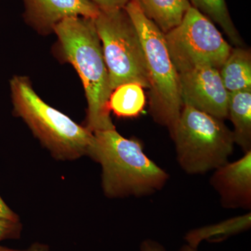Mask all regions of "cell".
<instances>
[{
  "instance_id": "1",
  "label": "cell",
  "mask_w": 251,
  "mask_h": 251,
  "mask_svg": "<svg viewBox=\"0 0 251 251\" xmlns=\"http://www.w3.org/2000/svg\"><path fill=\"white\" fill-rule=\"evenodd\" d=\"M53 31L58 37L63 57L76 70L85 89L88 103L86 127L93 133L115 129L109 108L112 90L94 19L67 18Z\"/></svg>"
},
{
  "instance_id": "2",
  "label": "cell",
  "mask_w": 251,
  "mask_h": 251,
  "mask_svg": "<svg viewBox=\"0 0 251 251\" xmlns=\"http://www.w3.org/2000/svg\"><path fill=\"white\" fill-rule=\"evenodd\" d=\"M94 135L89 156L101 166L102 188L107 197H144L166 186L169 175L149 158L139 140L126 138L116 129Z\"/></svg>"
},
{
  "instance_id": "3",
  "label": "cell",
  "mask_w": 251,
  "mask_h": 251,
  "mask_svg": "<svg viewBox=\"0 0 251 251\" xmlns=\"http://www.w3.org/2000/svg\"><path fill=\"white\" fill-rule=\"evenodd\" d=\"M10 90L15 113L54 156L74 160L89 156L94 143L93 132L45 103L27 77H13Z\"/></svg>"
},
{
  "instance_id": "4",
  "label": "cell",
  "mask_w": 251,
  "mask_h": 251,
  "mask_svg": "<svg viewBox=\"0 0 251 251\" xmlns=\"http://www.w3.org/2000/svg\"><path fill=\"white\" fill-rule=\"evenodd\" d=\"M125 9L134 23L143 45L150 84V114L155 122L171 131L184 104L179 74L170 57L165 34L145 16L135 0H129Z\"/></svg>"
},
{
  "instance_id": "5",
  "label": "cell",
  "mask_w": 251,
  "mask_h": 251,
  "mask_svg": "<svg viewBox=\"0 0 251 251\" xmlns=\"http://www.w3.org/2000/svg\"><path fill=\"white\" fill-rule=\"evenodd\" d=\"M176 160L188 175L206 174L228 162L234 151L232 130L210 115L184 105L171 131Z\"/></svg>"
},
{
  "instance_id": "6",
  "label": "cell",
  "mask_w": 251,
  "mask_h": 251,
  "mask_svg": "<svg viewBox=\"0 0 251 251\" xmlns=\"http://www.w3.org/2000/svg\"><path fill=\"white\" fill-rule=\"evenodd\" d=\"M94 21L112 90L130 82L150 88L143 45L134 23L125 8L100 10Z\"/></svg>"
},
{
  "instance_id": "7",
  "label": "cell",
  "mask_w": 251,
  "mask_h": 251,
  "mask_svg": "<svg viewBox=\"0 0 251 251\" xmlns=\"http://www.w3.org/2000/svg\"><path fill=\"white\" fill-rule=\"evenodd\" d=\"M165 39L178 74L202 67L219 70L232 49L214 23L193 6Z\"/></svg>"
},
{
  "instance_id": "8",
  "label": "cell",
  "mask_w": 251,
  "mask_h": 251,
  "mask_svg": "<svg viewBox=\"0 0 251 251\" xmlns=\"http://www.w3.org/2000/svg\"><path fill=\"white\" fill-rule=\"evenodd\" d=\"M180 94L184 105L225 120L228 118L229 92L219 69L197 68L179 74Z\"/></svg>"
},
{
  "instance_id": "9",
  "label": "cell",
  "mask_w": 251,
  "mask_h": 251,
  "mask_svg": "<svg viewBox=\"0 0 251 251\" xmlns=\"http://www.w3.org/2000/svg\"><path fill=\"white\" fill-rule=\"evenodd\" d=\"M209 182L219 194L223 207L251 209V151L214 170Z\"/></svg>"
},
{
  "instance_id": "10",
  "label": "cell",
  "mask_w": 251,
  "mask_h": 251,
  "mask_svg": "<svg viewBox=\"0 0 251 251\" xmlns=\"http://www.w3.org/2000/svg\"><path fill=\"white\" fill-rule=\"evenodd\" d=\"M25 18L41 33L53 31L65 18L80 16L95 19L100 10L90 0H23Z\"/></svg>"
},
{
  "instance_id": "11",
  "label": "cell",
  "mask_w": 251,
  "mask_h": 251,
  "mask_svg": "<svg viewBox=\"0 0 251 251\" xmlns=\"http://www.w3.org/2000/svg\"><path fill=\"white\" fill-rule=\"evenodd\" d=\"M147 18L163 33L177 27L191 7L188 0H135Z\"/></svg>"
},
{
  "instance_id": "12",
  "label": "cell",
  "mask_w": 251,
  "mask_h": 251,
  "mask_svg": "<svg viewBox=\"0 0 251 251\" xmlns=\"http://www.w3.org/2000/svg\"><path fill=\"white\" fill-rule=\"evenodd\" d=\"M219 74L229 93L251 90V51L244 47L232 48Z\"/></svg>"
},
{
  "instance_id": "13",
  "label": "cell",
  "mask_w": 251,
  "mask_h": 251,
  "mask_svg": "<svg viewBox=\"0 0 251 251\" xmlns=\"http://www.w3.org/2000/svg\"><path fill=\"white\" fill-rule=\"evenodd\" d=\"M251 227V213L230 218L218 224L209 225L192 229L185 236L187 244L198 249L203 241L219 243L226 240L232 236L249 230Z\"/></svg>"
},
{
  "instance_id": "14",
  "label": "cell",
  "mask_w": 251,
  "mask_h": 251,
  "mask_svg": "<svg viewBox=\"0 0 251 251\" xmlns=\"http://www.w3.org/2000/svg\"><path fill=\"white\" fill-rule=\"evenodd\" d=\"M228 118L234 126V143L251 151V90L229 93Z\"/></svg>"
},
{
  "instance_id": "15",
  "label": "cell",
  "mask_w": 251,
  "mask_h": 251,
  "mask_svg": "<svg viewBox=\"0 0 251 251\" xmlns=\"http://www.w3.org/2000/svg\"><path fill=\"white\" fill-rule=\"evenodd\" d=\"M146 97L143 86L135 82L123 84L112 91L109 108L117 116L136 117L143 111Z\"/></svg>"
},
{
  "instance_id": "16",
  "label": "cell",
  "mask_w": 251,
  "mask_h": 251,
  "mask_svg": "<svg viewBox=\"0 0 251 251\" xmlns=\"http://www.w3.org/2000/svg\"><path fill=\"white\" fill-rule=\"evenodd\" d=\"M191 6L222 28L236 47H244V41L234 25L226 0H188Z\"/></svg>"
},
{
  "instance_id": "17",
  "label": "cell",
  "mask_w": 251,
  "mask_h": 251,
  "mask_svg": "<svg viewBox=\"0 0 251 251\" xmlns=\"http://www.w3.org/2000/svg\"><path fill=\"white\" fill-rule=\"evenodd\" d=\"M19 221L0 219V242L5 239H16L21 234Z\"/></svg>"
},
{
  "instance_id": "18",
  "label": "cell",
  "mask_w": 251,
  "mask_h": 251,
  "mask_svg": "<svg viewBox=\"0 0 251 251\" xmlns=\"http://www.w3.org/2000/svg\"><path fill=\"white\" fill-rule=\"evenodd\" d=\"M101 11L124 9L129 0H90Z\"/></svg>"
},
{
  "instance_id": "19",
  "label": "cell",
  "mask_w": 251,
  "mask_h": 251,
  "mask_svg": "<svg viewBox=\"0 0 251 251\" xmlns=\"http://www.w3.org/2000/svg\"><path fill=\"white\" fill-rule=\"evenodd\" d=\"M0 219L10 220L13 221H19L17 214L8 206L0 196Z\"/></svg>"
},
{
  "instance_id": "20",
  "label": "cell",
  "mask_w": 251,
  "mask_h": 251,
  "mask_svg": "<svg viewBox=\"0 0 251 251\" xmlns=\"http://www.w3.org/2000/svg\"><path fill=\"white\" fill-rule=\"evenodd\" d=\"M140 251H167L163 245L152 239H145L141 243Z\"/></svg>"
},
{
  "instance_id": "21",
  "label": "cell",
  "mask_w": 251,
  "mask_h": 251,
  "mask_svg": "<svg viewBox=\"0 0 251 251\" xmlns=\"http://www.w3.org/2000/svg\"><path fill=\"white\" fill-rule=\"evenodd\" d=\"M0 251H50V249L46 246L39 245L36 244L33 247L29 248V249H26V250H14V249H8L3 247H0Z\"/></svg>"
},
{
  "instance_id": "22",
  "label": "cell",
  "mask_w": 251,
  "mask_h": 251,
  "mask_svg": "<svg viewBox=\"0 0 251 251\" xmlns=\"http://www.w3.org/2000/svg\"><path fill=\"white\" fill-rule=\"evenodd\" d=\"M179 251H198L197 249H193V248L190 247L188 244L183 246L180 249Z\"/></svg>"
}]
</instances>
